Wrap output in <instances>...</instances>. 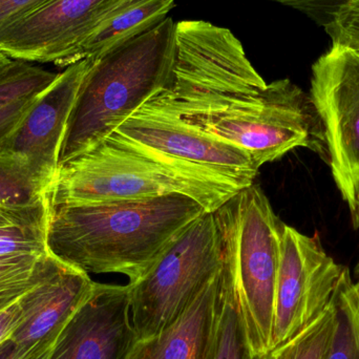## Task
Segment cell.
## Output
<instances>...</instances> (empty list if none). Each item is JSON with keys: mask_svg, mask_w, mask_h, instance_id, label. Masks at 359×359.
<instances>
[{"mask_svg": "<svg viewBox=\"0 0 359 359\" xmlns=\"http://www.w3.org/2000/svg\"><path fill=\"white\" fill-rule=\"evenodd\" d=\"M205 212L202 205L183 194L88 204L48 203L46 249L88 276L122 274L134 283L177 234Z\"/></svg>", "mask_w": 359, "mask_h": 359, "instance_id": "1", "label": "cell"}, {"mask_svg": "<svg viewBox=\"0 0 359 359\" xmlns=\"http://www.w3.org/2000/svg\"><path fill=\"white\" fill-rule=\"evenodd\" d=\"M245 188L225 175L175 159L115 132L59 166L46 200L48 204H88L183 194L215 212Z\"/></svg>", "mask_w": 359, "mask_h": 359, "instance_id": "2", "label": "cell"}, {"mask_svg": "<svg viewBox=\"0 0 359 359\" xmlns=\"http://www.w3.org/2000/svg\"><path fill=\"white\" fill-rule=\"evenodd\" d=\"M176 23L166 17L90 60L65 126L59 166L109 138L168 86L176 60Z\"/></svg>", "mask_w": 359, "mask_h": 359, "instance_id": "3", "label": "cell"}, {"mask_svg": "<svg viewBox=\"0 0 359 359\" xmlns=\"http://www.w3.org/2000/svg\"><path fill=\"white\" fill-rule=\"evenodd\" d=\"M145 104L177 114L186 122L250 156L257 168L295 149L326 156V143L316 109L290 79L271 82L252 94L217 95Z\"/></svg>", "mask_w": 359, "mask_h": 359, "instance_id": "4", "label": "cell"}, {"mask_svg": "<svg viewBox=\"0 0 359 359\" xmlns=\"http://www.w3.org/2000/svg\"><path fill=\"white\" fill-rule=\"evenodd\" d=\"M229 261L253 354L271 350L284 222L253 183L213 212Z\"/></svg>", "mask_w": 359, "mask_h": 359, "instance_id": "5", "label": "cell"}, {"mask_svg": "<svg viewBox=\"0 0 359 359\" xmlns=\"http://www.w3.org/2000/svg\"><path fill=\"white\" fill-rule=\"evenodd\" d=\"M219 265L217 223L213 212L207 211L175 236L142 278L128 284L138 341L174 323Z\"/></svg>", "mask_w": 359, "mask_h": 359, "instance_id": "6", "label": "cell"}, {"mask_svg": "<svg viewBox=\"0 0 359 359\" xmlns=\"http://www.w3.org/2000/svg\"><path fill=\"white\" fill-rule=\"evenodd\" d=\"M310 100L333 181L359 228V50L332 44L312 65Z\"/></svg>", "mask_w": 359, "mask_h": 359, "instance_id": "7", "label": "cell"}, {"mask_svg": "<svg viewBox=\"0 0 359 359\" xmlns=\"http://www.w3.org/2000/svg\"><path fill=\"white\" fill-rule=\"evenodd\" d=\"M176 40L172 77L151 99L180 102L211 95L252 94L267 84L227 27L182 20L176 23Z\"/></svg>", "mask_w": 359, "mask_h": 359, "instance_id": "8", "label": "cell"}, {"mask_svg": "<svg viewBox=\"0 0 359 359\" xmlns=\"http://www.w3.org/2000/svg\"><path fill=\"white\" fill-rule=\"evenodd\" d=\"M348 272L327 253L320 238L284 223L271 350L297 337L333 305Z\"/></svg>", "mask_w": 359, "mask_h": 359, "instance_id": "9", "label": "cell"}, {"mask_svg": "<svg viewBox=\"0 0 359 359\" xmlns=\"http://www.w3.org/2000/svg\"><path fill=\"white\" fill-rule=\"evenodd\" d=\"M128 0H50L15 23L0 40L13 60L67 69L94 29Z\"/></svg>", "mask_w": 359, "mask_h": 359, "instance_id": "10", "label": "cell"}, {"mask_svg": "<svg viewBox=\"0 0 359 359\" xmlns=\"http://www.w3.org/2000/svg\"><path fill=\"white\" fill-rule=\"evenodd\" d=\"M116 133L175 159L204 166L249 187L259 168L248 154L186 122L177 114L144 104Z\"/></svg>", "mask_w": 359, "mask_h": 359, "instance_id": "11", "label": "cell"}, {"mask_svg": "<svg viewBox=\"0 0 359 359\" xmlns=\"http://www.w3.org/2000/svg\"><path fill=\"white\" fill-rule=\"evenodd\" d=\"M88 273L48 252L41 278L19 299L21 320L10 339L18 359H48L72 316L94 288Z\"/></svg>", "mask_w": 359, "mask_h": 359, "instance_id": "12", "label": "cell"}, {"mask_svg": "<svg viewBox=\"0 0 359 359\" xmlns=\"http://www.w3.org/2000/svg\"><path fill=\"white\" fill-rule=\"evenodd\" d=\"M137 341L130 285L95 283L48 359H128Z\"/></svg>", "mask_w": 359, "mask_h": 359, "instance_id": "13", "label": "cell"}, {"mask_svg": "<svg viewBox=\"0 0 359 359\" xmlns=\"http://www.w3.org/2000/svg\"><path fill=\"white\" fill-rule=\"evenodd\" d=\"M90 65L86 59L60 72L39 95L2 149L25 162L48 188L58 170L59 153L69 113Z\"/></svg>", "mask_w": 359, "mask_h": 359, "instance_id": "14", "label": "cell"}, {"mask_svg": "<svg viewBox=\"0 0 359 359\" xmlns=\"http://www.w3.org/2000/svg\"><path fill=\"white\" fill-rule=\"evenodd\" d=\"M217 274L174 323L137 341L128 359H208L217 323Z\"/></svg>", "mask_w": 359, "mask_h": 359, "instance_id": "15", "label": "cell"}, {"mask_svg": "<svg viewBox=\"0 0 359 359\" xmlns=\"http://www.w3.org/2000/svg\"><path fill=\"white\" fill-rule=\"evenodd\" d=\"M176 0H128L107 17L82 44L78 62L94 60L149 31L168 17Z\"/></svg>", "mask_w": 359, "mask_h": 359, "instance_id": "16", "label": "cell"}, {"mask_svg": "<svg viewBox=\"0 0 359 359\" xmlns=\"http://www.w3.org/2000/svg\"><path fill=\"white\" fill-rule=\"evenodd\" d=\"M215 337L208 359H252L231 266L222 252Z\"/></svg>", "mask_w": 359, "mask_h": 359, "instance_id": "17", "label": "cell"}, {"mask_svg": "<svg viewBox=\"0 0 359 359\" xmlns=\"http://www.w3.org/2000/svg\"><path fill=\"white\" fill-rule=\"evenodd\" d=\"M48 186L25 162L0 151V219L35 210L46 202Z\"/></svg>", "mask_w": 359, "mask_h": 359, "instance_id": "18", "label": "cell"}, {"mask_svg": "<svg viewBox=\"0 0 359 359\" xmlns=\"http://www.w3.org/2000/svg\"><path fill=\"white\" fill-rule=\"evenodd\" d=\"M48 257V251L0 257V312L14 305L37 284Z\"/></svg>", "mask_w": 359, "mask_h": 359, "instance_id": "19", "label": "cell"}, {"mask_svg": "<svg viewBox=\"0 0 359 359\" xmlns=\"http://www.w3.org/2000/svg\"><path fill=\"white\" fill-rule=\"evenodd\" d=\"M334 337L326 359H359V299L350 271L334 299Z\"/></svg>", "mask_w": 359, "mask_h": 359, "instance_id": "20", "label": "cell"}, {"mask_svg": "<svg viewBox=\"0 0 359 359\" xmlns=\"http://www.w3.org/2000/svg\"><path fill=\"white\" fill-rule=\"evenodd\" d=\"M48 201L46 206L13 219H0V257L46 252Z\"/></svg>", "mask_w": 359, "mask_h": 359, "instance_id": "21", "label": "cell"}, {"mask_svg": "<svg viewBox=\"0 0 359 359\" xmlns=\"http://www.w3.org/2000/svg\"><path fill=\"white\" fill-rule=\"evenodd\" d=\"M337 326L333 305L301 333L268 351V359H326Z\"/></svg>", "mask_w": 359, "mask_h": 359, "instance_id": "22", "label": "cell"}, {"mask_svg": "<svg viewBox=\"0 0 359 359\" xmlns=\"http://www.w3.org/2000/svg\"><path fill=\"white\" fill-rule=\"evenodd\" d=\"M58 74L41 65L16 60L6 74L0 76V109L43 92Z\"/></svg>", "mask_w": 359, "mask_h": 359, "instance_id": "23", "label": "cell"}, {"mask_svg": "<svg viewBox=\"0 0 359 359\" xmlns=\"http://www.w3.org/2000/svg\"><path fill=\"white\" fill-rule=\"evenodd\" d=\"M332 44L359 50V0H349L328 17L325 25Z\"/></svg>", "mask_w": 359, "mask_h": 359, "instance_id": "24", "label": "cell"}, {"mask_svg": "<svg viewBox=\"0 0 359 359\" xmlns=\"http://www.w3.org/2000/svg\"><path fill=\"white\" fill-rule=\"evenodd\" d=\"M40 94L20 99L0 109V151L18 130Z\"/></svg>", "mask_w": 359, "mask_h": 359, "instance_id": "25", "label": "cell"}, {"mask_svg": "<svg viewBox=\"0 0 359 359\" xmlns=\"http://www.w3.org/2000/svg\"><path fill=\"white\" fill-rule=\"evenodd\" d=\"M50 0H0V40L15 23Z\"/></svg>", "mask_w": 359, "mask_h": 359, "instance_id": "26", "label": "cell"}, {"mask_svg": "<svg viewBox=\"0 0 359 359\" xmlns=\"http://www.w3.org/2000/svg\"><path fill=\"white\" fill-rule=\"evenodd\" d=\"M269 1L278 2L283 6H290L295 10L307 14H318L325 13L328 17L337 10L339 6L345 4L349 0H269Z\"/></svg>", "mask_w": 359, "mask_h": 359, "instance_id": "27", "label": "cell"}, {"mask_svg": "<svg viewBox=\"0 0 359 359\" xmlns=\"http://www.w3.org/2000/svg\"><path fill=\"white\" fill-rule=\"evenodd\" d=\"M21 320V308L19 301L8 309L0 312V344L8 339L18 326Z\"/></svg>", "mask_w": 359, "mask_h": 359, "instance_id": "28", "label": "cell"}, {"mask_svg": "<svg viewBox=\"0 0 359 359\" xmlns=\"http://www.w3.org/2000/svg\"><path fill=\"white\" fill-rule=\"evenodd\" d=\"M0 359H18L16 348L10 339H6L0 344Z\"/></svg>", "mask_w": 359, "mask_h": 359, "instance_id": "29", "label": "cell"}, {"mask_svg": "<svg viewBox=\"0 0 359 359\" xmlns=\"http://www.w3.org/2000/svg\"><path fill=\"white\" fill-rule=\"evenodd\" d=\"M15 62H16V60L8 58L4 53L0 52V76L6 74L14 65Z\"/></svg>", "mask_w": 359, "mask_h": 359, "instance_id": "30", "label": "cell"}, {"mask_svg": "<svg viewBox=\"0 0 359 359\" xmlns=\"http://www.w3.org/2000/svg\"><path fill=\"white\" fill-rule=\"evenodd\" d=\"M352 283H353V288L359 299V262L356 266L355 276H354V278H352Z\"/></svg>", "mask_w": 359, "mask_h": 359, "instance_id": "31", "label": "cell"}, {"mask_svg": "<svg viewBox=\"0 0 359 359\" xmlns=\"http://www.w3.org/2000/svg\"><path fill=\"white\" fill-rule=\"evenodd\" d=\"M252 359H268V352L267 353L253 354Z\"/></svg>", "mask_w": 359, "mask_h": 359, "instance_id": "32", "label": "cell"}]
</instances>
